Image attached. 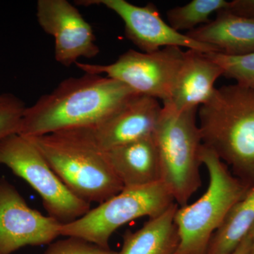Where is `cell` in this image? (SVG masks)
<instances>
[{"mask_svg": "<svg viewBox=\"0 0 254 254\" xmlns=\"http://www.w3.org/2000/svg\"><path fill=\"white\" fill-rule=\"evenodd\" d=\"M136 95L122 82L103 75L85 73L66 78L26 108L18 134L35 137L93 128Z\"/></svg>", "mask_w": 254, "mask_h": 254, "instance_id": "cell-1", "label": "cell"}, {"mask_svg": "<svg viewBox=\"0 0 254 254\" xmlns=\"http://www.w3.org/2000/svg\"><path fill=\"white\" fill-rule=\"evenodd\" d=\"M202 142L246 185L254 183V88H216L198 111Z\"/></svg>", "mask_w": 254, "mask_h": 254, "instance_id": "cell-2", "label": "cell"}, {"mask_svg": "<svg viewBox=\"0 0 254 254\" xmlns=\"http://www.w3.org/2000/svg\"><path fill=\"white\" fill-rule=\"evenodd\" d=\"M41 152L50 168L68 190L87 203H103L124 187L104 150L81 128L26 137Z\"/></svg>", "mask_w": 254, "mask_h": 254, "instance_id": "cell-3", "label": "cell"}, {"mask_svg": "<svg viewBox=\"0 0 254 254\" xmlns=\"http://www.w3.org/2000/svg\"><path fill=\"white\" fill-rule=\"evenodd\" d=\"M201 162L208 170V188L194 203L177 208L175 222L179 245L175 254H207L214 234L250 187L203 145Z\"/></svg>", "mask_w": 254, "mask_h": 254, "instance_id": "cell-4", "label": "cell"}, {"mask_svg": "<svg viewBox=\"0 0 254 254\" xmlns=\"http://www.w3.org/2000/svg\"><path fill=\"white\" fill-rule=\"evenodd\" d=\"M197 113V109L176 112L163 105L154 133L161 182L179 207L188 204L201 186L203 142Z\"/></svg>", "mask_w": 254, "mask_h": 254, "instance_id": "cell-5", "label": "cell"}, {"mask_svg": "<svg viewBox=\"0 0 254 254\" xmlns=\"http://www.w3.org/2000/svg\"><path fill=\"white\" fill-rule=\"evenodd\" d=\"M175 203L163 182L124 188L81 218L62 225L61 236L76 237L109 249L110 237L125 224L142 217L154 218Z\"/></svg>", "mask_w": 254, "mask_h": 254, "instance_id": "cell-6", "label": "cell"}, {"mask_svg": "<svg viewBox=\"0 0 254 254\" xmlns=\"http://www.w3.org/2000/svg\"><path fill=\"white\" fill-rule=\"evenodd\" d=\"M0 164L36 190L48 216L62 225L75 221L91 210V204L68 190L26 137L15 133L0 141Z\"/></svg>", "mask_w": 254, "mask_h": 254, "instance_id": "cell-7", "label": "cell"}, {"mask_svg": "<svg viewBox=\"0 0 254 254\" xmlns=\"http://www.w3.org/2000/svg\"><path fill=\"white\" fill-rule=\"evenodd\" d=\"M185 51L166 47L153 53L129 50L110 64L76 63L84 73L103 75L122 82L137 94L166 103L170 100Z\"/></svg>", "mask_w": 254, "mask_h": 254, "instance_id": "cell-8", "label": "cell"}, {"mask_svg": "<svg viewBox=\"0 0 254 254\" xmlns=\"http://www.w3.org/2000/svg\"><path fill=\"white\" fill-rule=\"evenodd\" d=\"M78 2L83 6L103 5L118 14L125 24L127 39L143 53H153L166 47L187 48L203 53H218L213 46L195 41L174 29L164 21L152 3L138 6L126 0H88Z\"/></svg>", "mask_w": 254, "mask_h": 254, "instance_id": "cell-9", "label": "cell"}, {"mask_svg": "<svg viewBox=\"0 0 254 254\" xmlns=\"http://www.w3.org/2000/svg\"><path fill=\"white\" fill-rule=\"evenodd\" d=\"M62 224L31 208L18 190L0 178V254L26 246L49 245L61 236Z\"/></svg>", "mask_w": 254, "mask_h": 254, "instance_id": "cell-10", "label": "cell"}, {"mask_svg": "<svg viewBox=\"0 0 254 254\" xmlns=\"http://www.w3.org/2000/svg\"><path fill=\"white\" fill-rule=\"evenodd\" d=\"M36 16L42 29L54 38L55 58L60 64L70 66L99 53L91 25L69 1L39 0Z\"/></svg>", "mask_w": 254, "mask_h": 254, "instance_id": "cell-11", "label": "cell"}, {"mask_svg": "<svg viewBox=\"0 0 254 254\" xmlns=\"http://www.w3.org/2000/svg\"><path fill=\"white\" fill-rule=\"evenodd\" d=\"M162 109L158 100L135 95L103 123L90 128L92 135L104 151L153 136Z\"/></svg>", "mask_w": 254, "mask_h": 254, "instance_id": "cell-12", "label": "cell"}, {"mask_svg": "<svg viewBox=\"0 0 254 254\" xmlns=\"http://www.w3.org/2000/svg\"><path fill=\"white\" fill-rule=\"evenodd\" d=\"M223 71L206 53L185 51L170 100L164 105L176 112L198 110L208 103L215 93V83Z\"/></svg>", "mask_w": 254, "mask_h": 254, "instance_id": "cell-13", "label": "cell"}, {"mask_svg": "<svg viewBox=\"0 0 254 254\" xmlns=\"http://www.w3.org/2000/svg\"><path fill=\"white\" fill-rule=\"evenodd\" d=\"M105 152L108 163L125 188L144 187L161 182L154 136Z\"/></svg>", "mask_w": 254, "mask_h": 254, "instance_id": "cell-14", "label": "cell"}, {"mask_svg": "<svg viewBox=\"0 0 254 254\" xmlns=\"http://www.w3.org/2000/svg\"><path fill=\"white\" fill-rule=\"evenodd\" d=\"M186 34L213 46L222 54L239 56L254 53V19L237 16L225 9L218 11L213 21Z\"/></svg>", "mask_w": 254, "mask_h": 254, "instance_id": "cell-15", "label": "cell"}, {"mask_svg": "<svg viewBox=\"0 0 254 254\" xmlns=\"http://www.w3.org/2000/svg\"><path fill=\"white\" fill-rule=\"evenodd\" d=\"M178 205L174 203L163 213L148 218L136 232L127 231L118 254H175L179 235L175 215Z\"/></svg>", "mask_w": 254, "mask_h": 254, "instance_id": "cell-16", "label": "cell"}, {"mask_svg": "<svg viewBox=\"0 0 254 254\" xmlns=\"http://www.w3.org/2000/svg\"><path fill=\"white\" fill-rule=\"evenodd\" d=\"M254 226V183L214 234L207 254H231Z\"/></svg>", "mask_w": 254, "mask_h": 254, "instance_id": "cell-17", "label": "cell"}, {"mask_svg": "<svg viewBox=\"0 0 254 254\" xmlns=\"http://www.w3.org/2000/svg\"><path fill=\"white\" fill-rule=\"evenodd\" d=\"M229 1L225 0H192L188 4L176 6L167 12L168 23L177 31H192L198 25L210 22L212 14L227 9Z\"/></svg>", "mask_w": 254, "mask_h": 254, "instance_id": "cell-18", "label": "cell"}, {"mask_svg": "<svg viewBox=\"0 0 254 254\" xmlns=\"http://www.w3.org/2000/svg\"><path fill=\"white\" fill-rule=\"evenodd\" d=\"M206 55L220 66L225 77L235 80L241 86L254 88V53L239 56L215 52Z\"/></svg>", "mask_w": 254, "mask_h": 254, "instance_id": "cell-19", "label": "cell"}, {"mask_svg": "<svg viewBox=\"0 0 254 254\" xmlns=\"http://www.w3.org/2000/svg\"><path fill=\"white\" fill-rule=\"evenodd\" d=\"M27 107L12 93H0V141L18 133Z\"/></svg>", "mask_w": 254, "mask_h": 254, "instance_id": "cell-20", "label": "cell"}, {"mask_svg": "<svg viewBox=\"0 0 254 254\" xmlns=\"http://www.w3.org/2000/svg\"><path fill=\"white\" fill-rule=\"evenodd\" d=\"M43 254H118V252L76 237H67L51 244Z\"/></svg>", "mask_w": 254, "mask_h": 254, "instance_id": "cell-21", "label": "cell"}, {"mask_svg": "<svg viewBox=\"0 0 254 254\" xmlns=\"http://www.w3.org/2000/svg\"><path fill=\"white\" fill-rule=\"evenodd\" d=\"M227 11L237 16L254 19V0H234L229 1Z\"/></svg>", "mask_w": 254, "mask_h": 254, "instance_id": "cell-22", "label": "cell"}, {"mask_svg": "<svg viewBox=\"0 0 254 254\" xmlns=\"http://www.w3.org/2000/svg\"><path fill=\"white\" fill-rule=\"evenodd\" d=\"M251 245H252V236L250 232L231 254H249L250 252Z\"/></svg>", "mask_w": 254, "mask_h": 254, "instance_id": "cell-23", "label": "cell"}, {"mask_svg": "<svg viewBox=\"0 0 254 254\" xmlns=\"http://www.w3.org/2000/svg\"><path fill=\"white\" fill-rule=\"evenodd\" d=\"M250 233L252 236V245H251L250 252L249 254H254V226L251 230Z\"/></svg>", "mask_w": 254, "mask_h": 254, "instance_id": "cell-24", "label": "cell"}]
</instances>
